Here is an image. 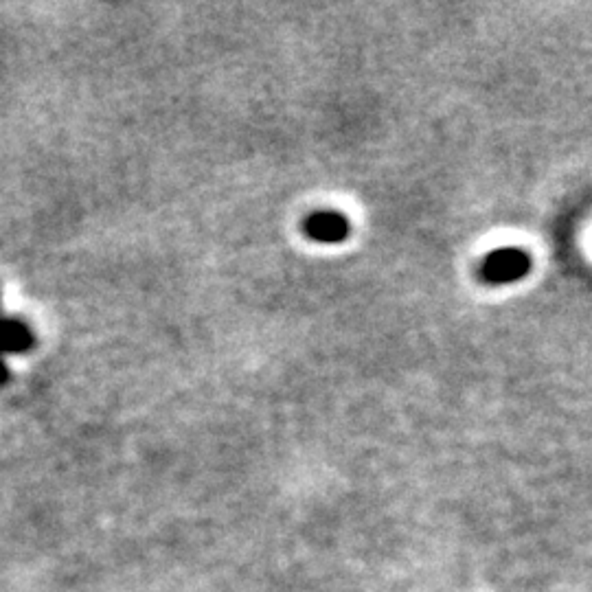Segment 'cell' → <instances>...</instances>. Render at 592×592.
Listing matches in <instances>:
<instances>
[{"label": "cell", "mask_w": 592, "mask_h": 592, "mask_svg": "<svg viewBox=\"0 0 592 592\" xmlns=\"http://www.w3.org/2000/svg\"><path fill=\"white\" fill-rule=\"evenodd\" d=\"M7 382H9V369H7L5 358L0 356V386H5Z\"/></svg>", "instance_id": "cell-3"}, {"label": "cell", "mask_w": 592, "mask_h": 592, "mask_svg": "<svg viewBox=\"0 0 592 592\" xmlns=\"http://www.w3.org/2000/svg\"><path fill=\"white\" fill-rule=\"evenodd\" d=\"M36 347V336L20 318H0V356L27 354Z\"/></svg>", "instance_id": "cell-1"}, {"label": "cell", "mask_w": 592, "mask_h": 592, "mask_svg": "<svg viewBox=\"0 0 592 592\" xmlns=\"http://www.w3.org/2000/svg\"><path fill=\"white\" fill-rule=\"evenodd\" d=\"M525 257H520L516 253H505L503 255V261H500L498 266H492V270H500L494 275V279H511V277H518L520 272H525ZM489 270V272H492Z\"/></svg>", "instance_id": "cell-2"}]
</instances>
